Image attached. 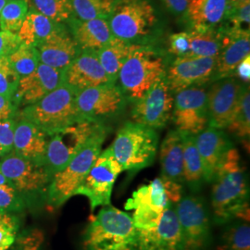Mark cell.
<instances>
[{"mask_svg": "<svg viewBox=\"0 0 250 250\" xmlns=\"http://www.w3.org/2000/svg\"><path fill=\"white\" fill-rule=\"evenodd\" d=\"M219 250H250V227L249 223L235 222L224 231Z\"/></svg>", "mask_w": 250, "mask_h": 250, "instance_id": "cell-37", "label": "cell"}, {"mask_svg": "<svg viewBox=\"0 0 250 250\" xmlns=\"http://www.w3.org/2000/svg\"><path fill=\"white\" fill-rule=\"evenodd\" d=\"M250 0L243 4L227 7L221 29L230 32L250 33Z\"/></svg>", "mask_w": 250, "mask_h": 250, "instance_id": "cell-38", "label": "cell"}, {"mask_svg": "<svg viewBox=\"0 0 250 250\" xmlns=\"http://www.w3.org/2000/svg\"><path fill=\"white\" fill-rule=\"evenodd\" d=\"M109 130L106 125H102L62 170L54 174L45 195L47 206L52 208H59L75 196L76 190L102 151V146Z\"/></svg>", "mask_w": 250, "mask_h": 250, "instance_id": "cell-5", "label": "cell"}, {"mask_svg": "<svg viewBox=\"0 0 250 250\" xmlns=\"http://www.w3.org/2000/svg\"><path fill=\"white\" fill-rule=\"evenodd\" d=\"M161 176L181 185L184 181V146L181 132L176 130L170 131L160 149Z\"/></svg>", "mask_w": 250, "mask_h": 250, "instance_id": "cell-27", "label": "cell"}, {"mask_svg": "<svg viewBox=\"0 0 250 250\" xmlns=\"http://www.w3.org/2000/svg\"><path fill=\"white\" fill-rule=\"evenodd\" d=\"M133 45L113 37L107 45L97 51L99 62L112 83H116L121 71Z\"/></svg>", "mask_w": 250, "mask_h": 250, "instance_id": "cell-30", "label": "cell"}, {"mask_svg": "<svg viewBox=\"0 0 250 250\" xmlns=\"http://www.w3.org/2000/svg\"><path fill=\"white\" fill-rule=\"evenodd\" d=\"M217 57L175 58L168 66L165 78L172 94L189 87H200L212 82Z\"/></svg>", "mask_w": 250, "mask_h": 250, "instance_id": "cell-16", "label": "cell"}, {"mask_svg": "<svg viewBox=\"0 0 250 250\" xmlns=\"http://www.w3.org/2000/svg\"><path fill=\"white\" fill-rule=\"evenodd\" d=\"M67 23L80 50L98 51L114 37L105 19L82 21L72 17Z\"/></svg>", "mask_w": 250, "mask_h": 250, "instance_id": "cell-25", "label": "cell"}, {"mask_svg": "<svg viewBox=\"0 0 250 250\" xmlns=\"http://www.w3.org/2000/svg\"><path fill=\"white\" fill-rule=\"evenodd\" d=\"M19 83L20 77L10 66L8 57L0 58V96L13 101Z\"/></svg>", "mask_w": 250, "mask_h": 250, "instance_id": "cell-39", "label": "cell"}, {"mask_svg": "<svg viewBox=\"0 0 250 250\" xmlns=\"http://www.w3.org/2000/svg\"><path fill=\"white\" fill-rule=\"evenodd\" d=\"M123 171V167L115 159L111 147H107L100 152L86 177L76 190L75 196L87 197L92 210L100 206L110 205L115 182Z\"/></svg>", "mask_w": 250, "mask_h": 250, "instance_id": "cell-10", "label": "cell"}, {"mask_svg": "<svg viewBox=\"0 0 250 250\" xmlns=\"http://www.w3.org/2000/svg\"><path fill=\"white\" fill-rule=\"evenodd\" d=\"M21 226L18 215L0 211V250H8L16 240Z\"/></svg>", "mask_w": 250, "mask_h": 250, "instance_id": "cell-40", "label": "cell"}, {"mask_svg": "<svg viewBox=\"0 0 250 250\" xmlns=\"http://www.w3.org/2000/svg\"><path fill=\"white\" fill-rule=\"evenodd\" d=\"M189 31L172 34L169 37V53L175 58H186L189 52Z\"/></svg>", "mask_w": 250, "mask_h": 250, "instance_id": "cell-43", "label": "cell"}, {"mask_svg": "<svg viewBox=\"0 0 250 250\" xmlns=\"http://www.w3.org/2000/svg\"><path fill=\"white\" fill-rule=\"evenodd\" d=\"M107 83L110 81L94 50H80L64 70V83L77 92Z\"/></svg>", "mask_w": 250, "mask_h": 250, "instance_id": "cell-20", "label": "cell"}, {"mask_svg": "<svg viewBox=\"0 0 250 250\" xmlns=\"http://www.w3.org/2000/svg\"><path fill=\"white\" fill-rule=\"evenodd\" d=\"M36 48L40 62L62 71L71 64L80 51L71 33L64 25Z\"/></svg>", "mask_w": 250, "mask_h": 250, "instance_id": "cell-23", "label": "cell"}, {"mask_svg": "<svg viewBox=\"0 0 250 250\" xmlns=\"http://www.w3.org/2000/svg\"><path fill=\"white\" fill-rule=\"evenodd\" d=\"M21 44L16 33L0 30V58L9 57Z\"/></svg>", "mask_w": 250, "mask_h": 250, "instance_id": "cell-45", "label": "cell"}, {"mask_svg": "<svg viewBox=\"0 0 250 250\" xmlns=\"http://www.w3.org/2000/svg\"><path fill=\"white\" fill-rule=\"evenodd\" d=\"M83 245L84 250H138L132 216L113 206H104L90 220Z\"/></svg>", "mask_w": 250, "mask_h": 250, "instance_id": "cell-4", "label": "cell"}, {"mask_svg": "<svg viewBox=\"0 0 250 250\" xmlns=\"http://www.w3.org/2000/svg\"><path fill=\"white\" fill-rule=\"evenodd\" d=\"M48 137L43 130L22 118L14 125L12 150L25 159L45 165Z\"/></svg>", "mask_w": 250, "mask_h": 250, "instance_id": "cell-24", "label": "cell"}, {"mask_svg": "<svg viewBox=\"0 0 250 250\" xmlns=\"http://www.w3.org/2000/svg\"><path fill=\"white\" fill-rule=\"evenodd\" d=\"M190 45L188 57H217L222 47L219 29L188 30Z\"/></svg>", "mask_w": 250, "mask_h": 250, "instance_id": "cell-31", "label": "cell"}, {"mask_svg": "<svg viewBox=\"0 0 250 250\" xmlns=\"http://www.w3.org/2000/svg\"><path fill=\"white\" fill-rule=\"evenodd\" d=\"M234 75H236L237 79L241 81L242 83L249 84L250 80V56L245 58L237 65L234 70Z\"/></svg>", "mask_w": 250, "mask_h": 250, "instance_id": "cell-48", "label": "cell"}, {"mask_svg": "<svg viewBox=\"0 0 250 250\" xmlns=\"http://www.w3.org/2000/svg\"><path fill=\"white\" fill-rule=\"evenodd\" d=\"M181 134L184 146V181L193 193H197L205 181L195 135L185 132H181Z\"/></svg>", "mask_w": 250, "mask_h": 250, "instance_id": "cell-29", "label": "cell"}, {"mask_svg": "<svg viewBox=\"0 0 250 250\" xmlns=\"http://www.w3.org/2000/svg\"><path fill=\"white\" fill-rule=\"evenodd\" d=\"M218 29L222 34V47L217 56L212 82L234 76V70L237 65L250 53V33Z\"/></svg>", "mask_w": 250, "mask_h": 250, "instance_id": "cell-22", "label": "cell"}, {"mask_svg": "<svg viewBox=\"0 0 250 250\" xmlns=\"http://www.w3.org/2000/svg\"><path fill=\"white\" fill-rule=\"evenodd\" d=\"M247 1H250V0H227V7H233V6H237V5H240L243 4Z\"/></svg>", "mask_w": 250, "mask_h": 250, "instance_id": "cell-50", "label": "cell"}, {"mask_svg": "<svg viewBox=\"0 0 250 250\" xmlns=\"http://www.w3.org/2000/svg\"><path fill=\"white\" fill-rule=\"evenodd\" d=\"M171 205L161 177L134 191L125 203V210H134L132 216L136 229L148 228L157 224L163 211Z\"/></svg>", "mask_w": 250, "mask_h": 250, "instance_id": "cell-14", "label": "cell"}, {"mask_svg": "<svg viewBox=\"0 0 250 250\" xmlns=\"http://www.w3.org/2000/svg\"><path fill=\"white\" fill-rule=\"evenodd\" d=\"M62 26L63 23L55 22L36 10L29 9L17 35L23 44L37 47Z\"/></svg>", "mask_w": 250, "mask_h": 250, "instance_id": "cell-28", "label": "cell"}, {"mask_svg": "<svg viewBox=\"0 0 250 250\" xmlns=\"http://www.w3.org/2000/svg\"><path fill=\"white\" fill-rule=\"evenodd\" d=\"M227 0H190L184 14L189 30L218 29L224 22Z\"/></svg>", "mask_w": 250, "mask_h": 250, "instance_id": "cell-26", "label": "cell"}, {"mask_svg": "<svg viewBox=\"0 0 250 250\" xmlns=\"http://www.w3.org/2000/svg\"><path fill=\"white\" fill-rule=\"evenodd\" d=\"M127 102L123 90L112 83L82 90L76 96L79 117L100 124L119 115Z\"/></svg>", "mask_w": 250, "mask_h": 250, "instance_id": "cell-12", "label": "cell"}, {"mask_svg": "<svg viewBox=\"0 0 250 250\" xmlns=\"http://www.w3.org/2000/svg\"><path fill=\"white\" fill-rule=\"evenodd\" d=\"M14 125L10 119L0 121V158L13 149Z\"/></svg>", "mask_w": 250, "mask_h": 250, "instance_id": "cell-44", "label": "cell"}, {"mask_svg": "<svg viewBox=\"0 0 250 250\" xmlns=\"http://www.w3.org/2000/svg\"><path fill=\"white\" fill-rule=\"evenodd\" d=\"M227 128L239 139L249 141L250 134V93L249 84H246L243 88L241 97Z\"/></svg>", "mask_w": 250, "mask_h": 250, "instance_id": "cell-32", "label": "cell"}, {"mask_svg": "<svg viewBox=\"0 0 250 250\" xmlns=\"http://www.w3.org/2000/svg\"><path fill=\"white\" fill-rule=\"evenodd\" d=\"M29 8L58 23L68 22L72 17L70 0H27Z\"/></svg>", "mask_w": 250, "mask_h": 250, "instance_id": "cell-34", "label": "cell"}, {"mask_svg": "<svg viewBox=\"0 0 250 250\" xmlns=\"http://www.w3.org/2000/svg\"><path fill=\"white\" fill-rule=\"evenodd\" d=\"M103 125L78 119L49 135L45 156V166L49 174L53 176L62 170Z\"/></svg>", "mask_w": 250, "mask_h": 250, "instance_id": "cell-8", "label": "cell"}, {"mask_svg": "<svg viewBox=\"0 0 250 250\" xmlns=\"http://www.w3.org/2000/svg\"><path fill=\"white\" fill-rule=\"evenodd\" d=\"M45 242V234L41 230L33 228L20 235L8 250H42Z\"/></svg>", "mask_w": 250, "mask_h": 250, "instance_id": "cell-42", "label": "cell"}, {"mask_svg": "<svg viewBox=\"0 0 250 250\" xmlns=\"http://www.w3.org/2000/svg\"><path fill=\"white\" fill-rule=\"evenodd\" d=\"M77 93L63 83L36 103L25 106L21 111L22 118L36 125L49 136L82 119L76 107Z\"/></svg>", "mask_w": 250, "mask_h": 250, "instance_id": "cell-7", "label": "cell"}, {"mask_svg": "<svg viewBox=\"0 0 250 250\" xmlns=\"http://www.w3.org/2000/svg\"><path fill=\"white\" fill-rule=\"evenodd\" d=\"M64 83V71L39 63L31 74L20 78L15 100L28 106L36 103Z\"/></svg>", "mask_w": 250, "mask_h": 250, "instance_id": "cell-21", "label": "cell"}, {"mask_svg": "<svg viewBox=\"0 0 250 250\" xmlns=\"http://www.w3.org/2000/svg\"><path fill=\"white\" fill-rule=\"evenodd\" d=\"M72 17L82 21L107 20L116 0H70Z\"/></svg>", "mask_w": 250, "mask_h": 250, "instance_id": "cell-33", "label": "cell"}, {"mask_svg": "<svg viewBox=\"0 0 250 250\" xmlns=\"http://www.w3.org/2000/svg\"><path fill=\"white\" fill-rule=\"evenodd\" d=\"M182 233L183 250H205L210 240V219L201 197L189 195L174 205Z\"/></svg>", "mask_w": 250, "mask_h": 250, "instance_id": "cell-11", "label": "cell"}, {"mask_svg": "<svg viewBox=\"0 0 250 250\" xmlns=\"http://www.w3.org/2000/svg\"><path fill=\"white\" fill-rule=\"evenodd\" d=\"M5 185H9V182H8V180L5 178V176L3 175V173L1 172V170H0V186H5Z\"/></svg>", "mask_w": 250, "mask_h": 250, "instance_id": "cell-51", "label": "cell"}, {"mask_svg": "<svg viewBox=\"0 0 250 250\" xmlns=\"http://www.w3.org/2000/svg\"><path fill=\"white\" fill-rule=\"evenodd\" d=\"M8 59L10 66L20 78L31 74L40 63L37 48L23 43Z\"/></svg>", "mask_w": 250, "mask_h": 250, "instance_id": "cell-35", "label": "cell"}, {"mask_svg": "<svg viewBox=\"0 0 250 250\" xmlns=\"http://www.w3.org/2000/svg\"><path fill=\"white\" fill-rule=\"evenodd\" d=\"M28 11L27 0H8L0 14V30L17 34Z\"/></svg>", "mask_w": 250, "mask_h": 250, "instance_id": "cell-36", "label": "cell"}, {"mask_svg": "<svg viewBox=\"0 0 250 250\" xmlns=\"http://www.w3.org/2000/svg\"><path fill=\"white\" fill-rule=\"evenodd\" d=\"M0 170L8 180L9 186L30 200L43 199L52 176L45 165L25 159L13 150L0 158Z\"/></svg>", "mask_w": 250, "mask_h": 250, "instance_id": "cell-9", "label": "cell"}, {"mask_svg": "<svg viewBox=\"0 0 250 250\" xmlns=\"http://www.w3.org/2000/svg\"><path fill=\"white\" fill-rule=\"evenodd\" d=\"M195 139L203 166L204 181L211 184L227 152L232 147V141L224 129L210 126L195 135Z\"/></svg>", "mask_w": 250, "mask_h": 250, "instance_id": "cell-19", "label": "cell"}, {"mask_svg": "<svg viewBox=\"0 0 250 250\" xmlns=\"http://www.w3.org/2000/svg\"><path fill=\"white\" fill-rule=\"evenodd\" d=\"M13 112L12 101L0 96V121L10 119Z\"/></svg>", "mask_w": 250, "mask_h": 250, "instance_id": "cell-49", "label": "cell"}, {"mask_svg": "<svg viewBox=\"0 0 250 250\" xmlns=\"http://www.w3.org/2000/svg\"><path fill=\"white\" fill-rule=\"evenodd\" d=\"M25 198L9 185L0 186V211L19 212L26 208Z\"/></svg>", "mask_w": 250, "mask_h": 250, "instance_id": "cell-41", "label": "cell"}, {"mask_svg": "<svg viewBox=\"0 0 250 250\" xmlns=\"http://www.w3.org/2000/svg\"><path fill=\"white\" fill-rule=\"evenodd\" d=\"M170 58V53L157 44L133 45L118 76L119 86L127 99L134 102L140 99L166 73Z\"/></svg>", "mask_w": 250, "mask_h": 250, "instance_id": "cell-3", "label": "cell"}, {"mask_svg": "<svg viewBox=\"0 0 250 250\" xmlns=\"http://www.w3.org/2000/svg\"><path fill=\"white\" fill-rule=\"evenodd\" d=\"M173 102L172 93L164 74L140 99L134 101L132 118L134 123L155 130L161 129L168 125L171 119Z\"/></svg>", "mask_w": 250, "mask_h": 250, "instance_id": "cell-13", "label": "cell"}, {"mask_svg": "<svg viewBox=\"0 0 250 250\" xmlns=\"http://www.w3.org/2000/svg\"><path fill=\"white\" fill-rule=\"evenodd\" d=\"M161 178L170 203L172 205L177 204L181 200V198L184 197L183 185L172 182L168 179L163 178V177H161Z\"/></svg>", "mask_w": 250, "mask_h": 250, "instance_id": "cell-46", "label": "cell"}, {"mask_svg": "<svg viewBox=\"0 0 250 250\" xmlns=\"http://www.w3.org/2000/svg\"><path fill=\"white\" fill-rule=\"evenodd\" d=\"M7 2H8V0H0V14H1V11H2V9H3Z\"/></svg>", "mask_w": 250, "mask_h": 250, "instance_id": "cell-52", "label": "cell"}, {"mask_svg": "<svg viewBox=\"0 0 250 250\" xmlns=\"http://www.w3.org/2000/svg\"><path fill=\"white\" fill-rule=\"evenodd\" d=\"M211 208L215 224L250 222V185L239 152L232 147L212 181Z\"/></svg>", "mask_w": 250, "mask_h": 250, "instance_id": "cell-1", "label": "cell"}, {"mask_svg": "<svg viewBox=\"0 0 250 250\" xmlns=\"http://www.w3.org/2000/svg\"><path fill=\"white\" fill-rule=\"evenodd\" d=\"M107 21L113 36L131 45H154L163 30L150 0H116Z\"/></svg>", "mask_w": 250, "mask_h": 250, "instance_id": "cell-2", "label": "cell"}, {"mask_svg": "<svg viewBox=\"0 0 250 250\" xmlns=\"http://www.w3.org/2000/svg\"><path fill=\"white\" fill-rule=\"evenodd\" d=\"M136 230L138 250H183L181 229L172 204L163 211L155 225Z\"/></svg>", "mask_w": 250, "mask_h": 250, "instance_id": "cell-18", "label": "cell"}, {"mask_svg": "<svg viewBox=\"0 0 250 250\" xmlns=\"http://www.w3.org/2000/svg\"><path fill=\"white\" fill-rule=\"evenodd\" d=\"M245 85L246 83L234 76L215 81L207 92L208 126L218 129L227 128Z\"/></svg>", "mask_w": 250, "mask_h": 250, "instance_id": "cell-17", "label": "cell"}, {"mask_svg": "<svg viewBox=\"0 0 250 250\" xmlns=\"http://www.w3.org/2000/svg\"><path fill=\"white\" fill-rule=\"evenodd\" d=\"M171 119L180 132L197 135L208 124L207 91L189 87L175 94Z\"/></svg>", "mask_w": 250, "mask_h": 250, "instance_id": "cell-15", "label": "cell"}, {"mask_svg": "<svg viewBox=\"0 0 250 250\" xmlns=\"http://www.w3.org/2000/svg\"><path fill=\"white\" fill-rule=\"evenodd\" d=\"M164 6L174 15H184L190 0H161Z\"/></svg>", "mask_w": 250, "mask_h": 250, "instance_id": "cell-47", "label": "cell"}, {"mask_svg": "<svg viewBox=\"0 0 250 250\" xmlns=\"http://www.w3.org/2000/svg\"><path fill=\"white\" fill-rule=\"evenodd\" d=\"M123 170L135 173L153 164L159 148V134L146 125L127 122L110 146Z\"/></svg>", "mask_w": 250, "mask_h": 250, "instance_id": "cell-6", "label": "cell"}]
</instances>
